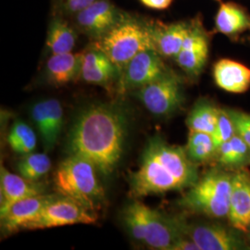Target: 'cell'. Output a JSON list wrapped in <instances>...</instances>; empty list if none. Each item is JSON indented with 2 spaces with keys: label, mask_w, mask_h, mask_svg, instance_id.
Wrapping results in <instances>:
<instances>
[{
  "label": "cell",
  "mask_w": 250,
  "mask_h": 250,
  "mask_svg": "<svg viewBox=\"0 0 250 250\" xmlns=\"http://www.w3.org/2000/svg\"><path fill=\"white\" fill-rule=\"evenodd\" d=\"M129 119L121 105L97 103L83 107L74 119L67 151L89 161L103 176L116 169L125 151Z\"/></svg>",
  "instance_id": "cell-1"
},
{
  "label": "cell",
  "mask_w": 250,
  "mask_h": 250,
  "mask_svg": "<svg viewBox=\"0 0 250 250\" xmlns=\"http://www.w3.org/2000/svg\"><path fill=\"white\" fill-rule=\"evenodd\" d=\"M135 96L152 114L168 116L175 112L185 100L184 82L170 70L161 78L135 90Z\"/></svg>",
  "instance_id": "cell-8"
},
{
  "label": "cell",
  "mask_w": 250,
  "mask_h": 250,
  "mask_svg": "<svg viewBox=\"0 0 250 250\" xmlns=\"http://www.w3.org/2000/svg\"><path fill=\"white\" fill-rule=\"evenodd\" d=\"M56 196L42 194L21 199L10 206L5 212L0 214L2 232L11 234L23 230Z\"/></svg>",
  "instance_id": "cell-17"
},
{
  "label": "cell",
  "mask_w": 250,
  "mask_h": 250,
  "mask_svg": "<svg viewBox=\"0 0 250 250\" xmlns=\"http://www.w3.org/2000/svg\"><path fill=\"white\" fill-rule=\"evenodd\" d=\"M227 219L236 231L248 232L250 225V173L247 170H239L232 174Z\"/></svg>",
  "instance_id": "cell-16"
},
{
  "label": "cell",
  "mask_w": 250,
  "mask_h": 250,
  "mask_svg": "<svg viewBox=\"0 0 250 250\" xmlns=\"http://www.w3.org/2000/svg\"><path fill=\"white\" fill-rule=\"evenodd\" d=\"M215 32L232 40L250 32V12L235 2L221 3L215 14Z\"/></svg>",
  "instance_id": "cell-19"
},
{
  "label": "cell",
  "mask_w": 250,
  "mask_h": 250,
  "mask_svg": "<svg viewBox=\"0 0 250 250\" xmlns=\"http://www.w3.org/2000/svg\"><path fill=\"white\" fill-rule=\"evenodd\" d=\"M98 220L93 211L72 198L58 194L23 230H39L72 224H90Z\"/></svg>",
  "instance_id": "cell-9"
},
{
  "label": "cell",
  "mask_w": 250,
  "mask_h": 250,
  "mask_svg": "<svg viewBox=\"0 0 250 250\" xmlns=\"http://www.w3.org/2000/svg\"><path fill=\"white\" fill-rule=\"evenodd\" d=\"M148 23L153 48L163 59H174L188 36L191 21L166 23L150 20Z\"/></svg>",
  "instance_id": "cell-14"
},
{
  "label": "cell",
  "mask_w": 250,
  "mask_h": 250,
  "mask_svg": "<svg viewBox=\"0 0 250 250\" xmlns=\"http://www.w3.org/2000/svg\"><path fill=\"white\" fill-rule=\"evenodd\" d=\"M83 53L54 54L45 66L46 81L55 86H62L81 77Z\"/></svg>",
  "instance_id": "cell-21"
},
{
  "label": "cell",
  "mask_w": 250,
  "mask_h": 250,
  "mask_svg": "<svg viewBox=\"0 0 250 250\" xmlns=\"http://www.w3.org/2000/svg\"><path fill=\"white\" fill-rule=\"evenodd\" d=\"M8 143L13 151L21 155H27L36 149L37 138L30 125L18 120L11 126L8 135Z\"/></svg>",
  "instance_id": "cell-26"
},
{
  "label": "cell",
  "mask_w": 250,
  "mask_h": 250,
  "mask_svg": "<svg viewBox=\"0 0 250 250\" xmlns=\"http://www.w3.org/2000/svg\"><path fill=\"white\" fill-rule=\"evenodd\" d=\"M127 13L111 0H98L77 13L72 19V24L78 32L95 41L106 35Z\"/></svg>",
  "instance_id": "cell-10"
},
{
  "label": "cell",
  "mask_w": 250,
  "mask_h": 250,
  "mask_svg": "<svg viewBox=\"0 0 250 250\" xmlns=\"http://www.w3.org/2000/svg\"><path fill=\"white\" fill-rule=\"evenodd\" d=\"M227 111L232 120L240 122L241 124L246 125L249 129H250V114L242 112V111H237L234 109H227Z\"/></svg>",
  "instance_id": "cell-31"
},
{
  "label": "cell",
  "mask_w": 250,
  "mask_h": 250,
  "mask_svg": "<svg viewBox=\"0 0 250 250\" xmlns=\"http://www.w3.org/2000/svg\"><path fill=\"white\" fill-rule=\"evenodd\" d=\"M219 108L214 107L211 102L207 99H200L190 111L188 119L189 131L214 134Z\"/></svg>",
  "instance_id": "cell-23"
},
{
  "label": "cell",
  "mask_w": 250,
  "mask_h": 250,
  "mask_svg": "<svg viewBox=\"0 0 250 250\" xmlns=\"http://www.w3.org/2000/svg\"><path fill=\"white\" fill-rule=\"evenodd\" d=\"M97 172L96 167L89 161L69 155L56 170L55 189L58 194L97 211L105 202V191L99 183Z\"/></svg>",
  "instance_id": "cell-3"
},
{
  "label": "cell",
  "mask_w": 250,
  "mask_h": 250,
  "mask_svg": "<svg viewBox=\"0 0 250 250\" xmlns=\"http://www.w3.org/2000/svg\"><path fill=\"white\" fill-rule=\"evenodd\" d=\"M1 203L0 214L21 199L44 194L45 188L36 181H30L20 174H14L1 166Z\"/></svg>",
  "instance_id": "cell-18"
},
{
  "label": "cell",
  "mask_w": 250,
  "mask_h": 250,
  "mask_svg": "<svg viewBox=\"0 0 250 250\" xmlns=\"http://www.w3.org/2000/svg\"><path fill=\"white\" fill-rule=\"evenodd\" d=\"M250 146L236 134L231 140L218 146L215 158L224 167L236 168L250 159Z\"/></svg>",
  "instance_id": "cell-24"
},
{
  "label": "cell",
  "mask_w": 250,
  "mask_h": 250,
  "mask_svg": "<svg viewBox=\"0 0 250 250\" xmlns=\"http://www.w3.org/2000/svg\"><path fill=\"white\" fill-rule=\"evenodd\" d=\"M212 75L216 85L228 93L242 94L250 88V68L236 61H217L213 65Z\"/></svg>",
  "instance_id": "cell-20"
},
{
  "label": "cell",
  "mask_w": 250,
  "mask_h": 250,
  "mask_svg": "<svg viewBox=\"0 0 250 250\" xmlns=\"http://www.w3.org/2000/svg\"><path fill=\"white\" fill-rule=\"evenodd\" d=\"M188 158L194 163H204L216 157L217 146L212 134L190 131L185 147Z\"/></svg>",
  "instance_id": "cell-25"
},
{
  "label": "cell",
  "mask_w": 250,
  "mask_h": 250,
  "mask_svg": "<svg viewBox=\"0 0 250 250\" xmlns=\"http://www.w3.org/2000/svg\"><path fill=\"white\" fill-rule=\"evenodd\" d=\"M232 178V174L224 170H209L188 188L178 204L192 213L214 219L228 218Z\"/></svg>",
  "instance_id": "cell-6"
},
{
  "label": "cell",
  "mask_w": 250,
  "mask_h": 250,
  "mask_svg": "<svg viewBox=\"0 0 250 250\" xmlns=\"http://www.w3.org/2000/svg\"><path fill=\"white\" fill-rule=\"evenodd\" d=\"M170 71L163 58L155 49H146L137 54L125 67L119 84L120 89L135 91Z\"/></svg>",
  "instance_id": "cell-12"
},
{
  "label": "cell",
  "mask_w": 250,
  "mask_h": 250,
  "mask_svg": "<svg viewBox=\"0 0 250 250\" xmlns=\"http://www.w3.org/2000/svg\"><path fill=\"white\" fill-rule=\"evenodd\" d=\"M215 1H218V2H222V0H215Z\"/></svg>",
  "instance_id": "cell-34"
},
{
  "label": "cell",
  "mask_w": 250,
  "mask_h": 250,
  "mask_svg": "<svg viewBox=\"0 0 250 250\" xmlns=\"http://www.w3.org/2000/svg\"><path fill=\"white\" fill-rule=\"evenodd\" d=\"M51 168V161L45 153H30L23 155L17 164L19 174L30 181H37L45 175Z\"/></svg>",
  "instance_id": "cell-27"
},
{
  "label": "cell",
  "mask_w": 250,
  "mask_h": 250,
  "mask_svg": "<svg viewBox=\"0 0 250 250\" xmlns=\"http://www.w3.org/2000/svg\"><path fill=\"white\" fill-rule=\"evenodd\" d=\"M93 46L107 55L122 77L125 67L137 54L153 48L148 21L127 13L106 35L93 41Z\"/></svg>",
  "instance_id": "cell-5"
},
{
  "label": "cell",
  "mask_w": 250,
  "mask_h": 250,
  "mask_svg": "<svg viewBox=\"0 0 250 250\" xmlns=\"http://www.w3.org/2000/svg\"><path fill=\"white\" fill-rule=\"evenodd\" d=\"M76 40L77 30L74 25L69 22L68 19L53 14L45 39V47L50 55L72 52Z\"/></svg>",
  "instance_id": "cell-22"
},
{
  "label": "cell",
  "mask_w": 250,
  "mask_h": 250,
  "mask_svg": "<svg viewBox=\"0 0 250 250\" xmlns=\"http://www.w3.org/2000/svg\"><path fill=\"white\" fill-rule=\"evenodd\" d=\"M179 232L194 242L199 250H250L235 229H229L217 224H190L183 217H171Z\"/></svg>",
  "instance_id": "cell-7"
},
{
  "label": "cell",
  "mask_w": 250,
  "mask_h": 250,
  "mask_svg": "<svg viewBox=\"0 0 250 250\" xmlns=\"http://www.w3.org/2000/svg\"><path fill=\"white\" fill-rule=\"evenodd\" d=\"M210 33L206 30L200 16L191 20V26L180 52L174 58L179 67L190 77L203 72L208 59Z\"/></svg>",
  "instance_id": "cell-11"
},
{
  "label": "cell",
  "mask_w": 250,
  "mask_h": 250,
  "mask_svg": "<svg viewBox=\"0 0 250 250\" xmlns=\"http://www.w3.org/2000/svg\"><path fill=\"white\" fill-rule=\"evenodd\" d=\"M30 114L45 150H51L58 143L62 130L64 112L61 102L56 99L37 101L31 107Z\"/></svg>",
  "instance_id": "cell-13"
},
{
  "label": "cell",
  "mask_w": 250,
  "mask_h": 250,
  "mask_svg": "<svg viewBox=\"0 0 250 250\" xmlns=\"http://www.w3.org/2000/svg\"><path fill=\"white\" fill-rule=\"evenodd\" d=\"M235 134V125L233 124L232 118L229 115L227 109L219 108L217 125L214 134H212L217 147L222 144L231 140Z\"/></svg>",
  "instance_id": "cell-28"
},
{
  "label": "cell",
  "mask_w": 250,
  "mask_h": 250,
  "mask_svg": "<svg viewBox=\"0 0 250 250\" xmlns=\"http://www.w3.org/2000/svg\"><path fill=\"white\" fill-rule=\"evenodd\" d=\"M81 78L91 84L110 90L114 83L120 84L121 73L106 54L93 46L83 53Z\"/></svg>",
  "instance_id": "cell-15"
},
{
  "label": "cell",
  "mask_w": 250,
  "mask_h": 250,
  "mask_svg": "<svg viewBox=\"0 0 250 250\" xmlns=\"http://www.w3.org/2000/svg\"><path fill=\"white\" fill-rule=\"evenodd\" d=\"M122 220L133 239L153 250H170L183 236L170 216L161 214L138 200L125 206Z\"/></svg>",
  "instance_id": "cell-4"
},
{
  "label": "cell",
  "mask_w": 250,
  "mask_h": 250,
  "mask_svg": "<svg viewBox=\"0 0 250 250\" xmlns=\"http://www.w3.org/2000/svg\"><path fill=\"white\" fill-rule=\"evenodd\" d=\"M232 122L235 125L236 134L241 137L242 139L247 143L250 148V129H249L246 125L241 124L240 122H237V121H234V120H232Z\"/></svg>",
  "instance_id": "cell-32"
},
{
  "label": "cell",
  "mask_w": 250,
  "mask_h": 250,
  "mask_svg": "<svg viewBox=\"0 0 250 250\" xmlns=\"http://www.w3.org/2000/svg\"><path fill=\"white\" fill-rule=\"evenodd\" d=\"M139 1L148 9L162 10V9H168L173 0H139Z\"/></svg>",
  "instance_id": "cell-30"
},
{
  "label": "cell",
  "mask_w": 250,
  "mask_h": 250,
  "mask_svg": "<svg viewBox=\"0 0 250 250\" xmlns=\"http://www.w3.org/2000/svg\"><path fill=\"white\" fill-rule=\"evenodd\" d=\"M98 0H52L54 15L72 19Z\"/></svg>",
  "instance_id": "cell-29"
},
{
  "label": "cell",
  "mask_w": 250,
  "mask_h": 250,
  "mask_svg": "<svg viewBox=\"0 0 250 250\" xmlns=\"http://www.w3.org/2000/svg\"><path fill=\"white\" fill-rule=\"evenodd\" d=\"M141 158L139 169L130 177L134 197L188 189L199 179L186 148L170 145L159 135L148 140Z\"/></svg>",
  "instance_id": "cell-2"
},
{
  "label": "cell",
  "mask_w": 250,
  "mask_h": 250,
  "mask_svg": "<svg viewBox=\"0 0 250 250\" xmlns=\"http://www.w3.org/2000/svg\"><path fill=\"white\" fill-rule=\"evenodd\" d=\"M247 234H248V237H249V239H250V227H249V230H248V232H247Z\"/></svg>",
  "instance_id": "cell-33"
}]
</instances>
